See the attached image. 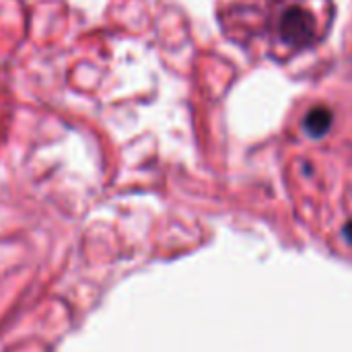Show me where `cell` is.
Instances as JSON below:
<instances>
[{"label":"cell","instance_id":"obj_1","mask_svg":"<svg viewBox=\"0 0 352 352\" xmlns=\"http://www.w3.org/2000/svg\"><path fill=\"white\" fill-rule=\"evenodd\" d=\"M278 31L291 45H307L316 35V23L301 6H289L278 21Z\"/></svg>","mask_w":352,"mask_h":352},{"label":"cell","instance_id":"obj_2","mask_svg":"<svg viewBox=\"0 0 352 352\" xmlns=\"http://www.w3.org/2000/svg\"><path fill=\"white\" fill-rule=\"evenodd\" d=\"M332 124V113L326 107H316L307 116V130L311 134H324Z\"/></svg>","mask_w":352,"mask_h":352}]
</instances>
